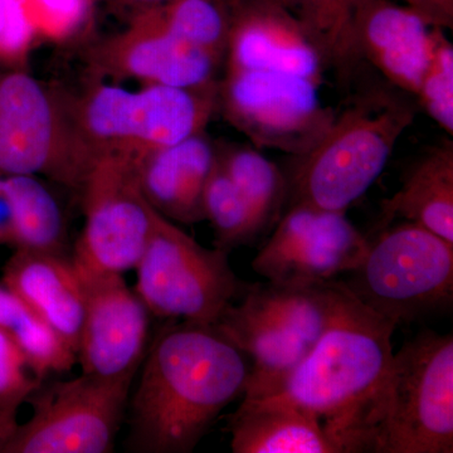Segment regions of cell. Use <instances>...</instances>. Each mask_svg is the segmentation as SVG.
Wrapping results in <instances>:
<instances>
[{
    "mask_svg": "<svg viewBox=\"0 0 453 453\" xmlns=\"http://www.w3.org/2000/svg\"><path fill=\"white\" fill-rule=\"evenodd\" d=\"M129 398L130 451L189 453L242 396L251 362L210 325L170 321L146 350Z\"/></svg>",
    "mask_w": 453,
    "mask_h": 453,
    "instance_id": "6da1fadb",
    "label": "cell"
},
{
    "mask_svg": "<svg viewBox=\"0 0 453 453\" xmlns=\"http://www.w3.org/2000/svg\"><path fill=\"white\" fill-rule=\"evenodd\" d=\"M396 326L335 280V303L324 333L271 401L311 414L342 453L374 451Z\"/></svg>",
    "mask_w": 453,
    "mask_h": 453,
    "instance_id": "7a4b0ae2",
    "label": "cell"
},
{
    "mask_svg": "<svg viewBox=\"0 0 453 453\" xmlns=\"http://www.w3.org/2000/svg\"><path fill=\"white\" fill-rule=\"evenodd\" d=\"M216 85L127 89L94 82L77 95L58 91L77 151L86 163L106 153L140 155L203 133L217 109Z\"/></svg>",
    "mask_w": 453,
    "mask_h": 453,
    "instance_id": "3957f363",
    "label": "cell"
},
{
    "mask_svg": "<svg viewBox=\"0 0 453 453\" xmlns=\"http://www.w3.org/2000/svg\"><path fill=\"white\" fill-rule=\"evenodd\" d=\"M405 95L371 88L335 115L320 142L300 157L291 181V205L347 213L380 177L412 125L416 107Z\"/></svg>",
    "mask_w": 453,
    "mask_h": 453,
    "instance_id": "277c9868",
    "label": "cell"
},
{
    "mask_svg": "<svg viewBox=\"0 0 453 453\" xmlns=\"http://www.w3.org/2000/svg\"><path fill=\"white\" fill-rule=\"evenodd\" d=\"M225 250L205 249L154 211L136 271L135 291L155 318L214 326L249 283L235 276Z\"/></svg>",
    "mask_w": 453,
    "mask_h": 453,
    "instance_id": "5b68a950",
    "label": "cell"
},
{
    "mask_svg": "<svg viewBox=\"0 0 453 453\" xmlns=\"http://www.w3.org/2000/svg\"><path fill=\"white\" fill-rule=\"evenodd\" d=\"M372 452H453L452 334L423 332L393 354Z\"/></svg>",
    "mask_w": 453,
    "mask_h": 453,
    "instance_id": "8992f818",
    "label": "cell"
},
{
    "mask_svg": "<svg viewBox=\"0 0 453 453\" xmlns=\"http://www.w3.org/2000/svg\"><path fill=\"white\" fill-rule=\"evenodd\" d=\"M350 273V291L398 327L451 305L453 244L403 220L384 226Z\"/></svg>",
    "mask_w": 453,
    "mask_h": 453,
    "instance_id": "52a82bcc",
    "label": "cell"
},
{
    "mask_svg": "<svg viewBox=\"0 0 453 453\" xmlns=\"http://www.w3.org/2000/svg\"><path fill=\"white\" fill-rule=\"evenodd\" d=\"M319 88L297 74L226 70L217 107L256 148L303 157L320 142L336 115L324 105Z\"/></svg>",
    "mask_w": 453,
    "mask_h": 453,
    "instance_id": "ba28073f",
    "label": "cell"
},
{
    "mask_svg": "<svg viewBox=\"0 0 453 453\" xmlns=\"http://www.w3.org/2000/svg\"><path fill=\"white\" fill-rule=\"evenodd\" d=\"M79 192L85 225L71 257L73 266L119 275L134 270L148 242L155 211L140 190L136 157L98 155Z\"/></svg>",
    "mask_w": 453,
    "mask_h": 453,
    "instance_id": "9c48e42d",
    "label": "cell"
},
{
    "mask_svg": "<svg viewBox=\"0 0 453 453\" xmlns=\"http://www.w3.org/2000/svg\"><path fill=\"white\" fill-rule=\"evenodd\" d=\"M133 380L82 374L29 396L32 416L3 453H110L129 404Z\"/></svg>",
    "mask_w": 453,
    "mask_h": 453,
    "instance_id": "30bf717a",
    "label": "cell"
},
{
    "mask_svg": "<svg viewBox=\"0 0 453 453\" xmlns=\"http://www.w3.org/2000/svg\"><path fill=\"white\" fill-rule=\"evenodd\" d=\"M88 170L58 91L26 71L0 73V177L43 175L80 190Z\"/></svg>",
    "mask_w": 453,
    "mask_h": 453,
    "instance_id": "8fae6325",
    "label": "cell"
},
{
    "mask_svg": "<svg viewBox=\"0 0 453 453\" xmlns=\"http://www.w3.org/2000/svg\"><path fill=\"white\" fill-rule=\"evenodd\" d=\"M369 242L347 213L294 204L256 255L252 268L280 285L324 283L357 270Z\"/></svg>",
    "mask_w": 453,
    "mask_h": 453,
    "instance_id": "7c38bea8",
    "label": "cell"
},
{
    "mask_svg": "<svg viewBox=\"0 0 453 453\" xmlns=\"http://www.w3.org/2000/svg\"><path fill=\"white\" fill-rule=\"evenodd\" d=\"M76 271L85 299L77 350L83 374L134 380L149 348L153 315L124 276Z\"/></svg>",
    "mask_w": 453,
    "mask_h": 453,
    "instance_id": "4fadbf2b",
    "label": "cell"
},
{
    "mask_svg": "<svg viewBox=\"0 0 453 453\" xmlns=\"http://www.w3.org/2000/svg\"><path fill=\"white\" fill-rule=\"evenodd\" d=\"M88 62L92 73L116 81L190 88L219 83L216 76L223 64L170 32L157 8L140 12L129 28L94 44Z\"/></svg>",
    "mask_w": 453,
    "mask_h": 453,
    "instance_id": "5bb4252c",
    "label": "cell"
},
{
    "mask_svg": "<svg viewBox=\"0 0 453 453\" xmlns=\"http://www.w3.org/2000/svg\"><path fill=\"white\" fill-rule=\"evenodd\" d=\"M226 70L279 71L321 85L323 58L299 19L273 0H232Z\"/></svg>",
    "mask_w": 453,
    "mask_h": 453,
    "instance_id": "9a60e30c",
    "label": "cell"
},
{
    "mask_svg": "<svg viewBox=\"0 0 453 453\" xmlns=\"http://www.w3.org/2000/svg\"><path fill=\"white\" fill-rule=\"evenodd\" d=\"M434 27L408 5L366 0L354 22L357 55L390 85L416 96L431 56Z\"/></svg>",
    "mask_w": 453,
    "mask_h": 453,
    "instance_id": "2e32d148",
    "label": "cell"
},
{
    "mask_svg": "<svg viewBox=\"0 0 453 453\" xmlns=\"http://www.w3.org/2000/svg\"><path fill=\"white\" fill-rule=\"evenodd\" d=\"M214 327L251 362L243 398L273 395L311 349L290 325L259 303L250 283Z\"/></svg>",
    "mask_w": 453,
    "mask_h": 453,
    "instance_id": "e0dca14e",
    "label": "cell"
},
{
    "mask_svg": "<svg viewBox=\"0 0 453 453\" xmlns=\"http://www.w3.org/2000/svg\"><path fill=\"white\" fill-rule=\"evenodd\" d=\"M217 163V146L203 133L136 157L140 190L172 222L204 220L203 195Z\"/></svg>",
    "mask_w": 453,
    "mask_h": 453,
    "instance_id": "ac0fdd59",
    "label": "cell"
},
{
    "mask_svg": "<svg viewBox=\"0 0 453 453\" xmlns=\"http://www.w3.org/2000/svg\"><path fill=\"white\" fill-rule=\"evenodd\" d=\"M2 282L31 306L77 354L85 299L71 257L13 250L3 267Z\"/></svg>",
    "mask_w": 453,
    "mask_h": 453,
    "instance_id": "d6986e66",
    "label": "cell"
},
{
    "mask_svg": "<svg viewBox=\"0 0 453 453\" xmlns=\"http://www.w3.org/2000/svg\"><path fill=\"white\" fill-rule=\"evenodd\" d=\"M228 431L234 453H342L315 417L271 399L243 398Z\"/></svg>",
    "mask_w": 453,
    "mask_h": 453,
    "instance_id": "ffe728a7",
    "label": "cell"
},
{
    "mask_svg": "<svg viewBox=\"0 0 453 453\" xmlns=\"http://www.w3.org/2000/svg\"><path fill=\"white\" fill-rule=\"evenodd\" d=\"M396 219L425 226L453 244V145L429 149L404 175L401 189L381 204V226Z\"/></svg>",
    "mask_w": 453,
    "mask_h": 453,
    "instance_id": "44dd1931",
    "label": "cell"
},
{
    "mask_svg": "<svg viewBox=\"0 0 453 453\" xmlns=\"http://www.w3.org/2000/svg\"><path fill=\"white\" fill-rule=\"evenodd\" d=\"M4 193L14 211L17 249L65 255L67 226L64 211L52 192L37 177L12 175Z\"/></svg>",
    "mask_w": 453,
    "mask_h": 453,
    "instance_id": "7402d4cb",
    "label": "cell"
},
{
    "mask_svg": "<svg viewBox=\"0 0 453 453\" xmlns=\"http://www.w3.org/2000/svg\"><path fill=\"white\" fill-rule=\"evenodd\" d=\"M0 329L25 354L32 372L43 380L52 372L71 371L77 354L25 301L0 282Z\"/></svg>",
    "mask_w": 453,
    "mask_h": 453,
    "instance_id": "603a6c76",
    "label": "cell"
},
{
    "mask_svg": "<svg viewBox=\"0 0 453 453\" xmlns=\"http://www.w3.org/2000/svg\"><path fill=\"white\" fill-rule=\"evenodd\" d=\"M217 153L220 165L249 204L259 234L275 225L288 196L281 170L251 146H222Z\"/></svg>",
    "mask_w": 453,
    "mask_h": 453,
    "instance_id": "cb8c5ba5",
    "label": "cell"
},
{
    "mask_svg": "<svg viewBox=\"0 0 453 453\" xmlns=\"http://www.w3.org/2000/svg\"><path fill=\"white\" fill-rule=\"evenodd\" d=\"M366 0H294L292 14L323 58L325 67H334L348 77L357 55L354 22Z\"/></svg>",
    "mask_w": 453,
    "mask_h": 453,
    "instance_id": "d4e9b609",
    "label": "cell"
},
{
    "mask_svg": "<svg viewBox=\"0 0 453 453\" xmlns=\"http://www.w3.org/2000/svg\"><path fill=\"white\" fill-rule=\"evenodd\" d=\"M155 8L178 38L225 62L232 0H170Z\"/></svg>",
    "mask_w": 453,
    "mask_h": 453,
    "instance_id": "484cf974",
    "label": "cell"
},
{
    "mask_svg": "<svg viewBox=\"0 0 453 453\" xmlns=\"http://www.w3.org/2000/svg\"><path fill=\"white\" fill-rule=\"evenodd\" d=\"M203 213L213 228L216 247L226 252L253 242L259 235L252 211L220 165L219 153L216 165L205 184Z\"/></svg>",
    "mask_w": 453,
    "mask_h": 453,
    "instance_id": "4316f807",
    "label": "cell"
},
{
    "mask_svg": "<svg viewBox=\"0 0 453 453\" xmlns=\"http://www.w3.org/2000/svg\"><path fill=\"white\" fill-rule=\"evenodd\" d=\"M416 97L429 118L452 135L453 46L441 27L432 31L431 56Z\"/></svg>",
    "mask_w": 453,
    "mask_h": 453,
    "instance_id": "83f0119b",
    "label": "cell"
},
{
    "mask_svg": "<svg viewBox=\"0 0 453 453\" xmlns=\"http://www.w3.org/2000/svg\"><path fill=\"white\" fill-rule=\"evenodd\" d=\"M42 383L22 350L0 329V408L17 414Z\"/></svg>",
    "mask_w": 453,
    "mask_h": 453,
    "instance_id": "f1b7e54d",
    "label": "cell"
},
{
    "mask_svg": "<svg viewBox=\"0 0 453 453\" xmlns=\"http://www.w3.org/2000/svg\"><path fill=\"white\" fill-rule=\"evenodd\" d=\"M405 5L414 9L417 13L431 26L451 29L453 27V0H403Z\"/></svg>",
    "mask_w": 453,
    "mask_h": 453,
    "instance_id": "f546056e",
    "label": "cell"
},
{
    "mask_svg": "<svg viewBox=\"0 0 453 453\" xmlns=\"http://www.w3.org/2000/svg\"><path fill=\"white\" fill-rule=\"evenodd\" d=\"M0 246L11 247L13 250L17 247L16 219L11 202L4 193V179L0 189Z\"/></svg>",
    "mask_w": 453,
    "mask_h": 453,
    "instance_id": "4dcf8cb0",
    "label": "cell"
},
{
    "mask_svg": "<svg viewBox=\"0 0 453 453\" xmlns=\"http://www.w3.org/2000/svg\"><path fill=\"white\" fill-rule=\"evenodd\" d=\"M44 8L58 17L73 18L82 8V0H40Z\"/></svg>",
    "mask_w": 453,
    "mask_h": 453,
    "instance_id": "1f68e13d",
    "label": "cell"
},
{
    "mask_svg": "<svg viewBox=\"0 0 453 453\" xmlns=\"http://www.w3.org/2000/svg\"><path fill=\"white\" fill-rule=\"evenodd\" d=\"M17 414L8 412L0 408V453L4 451L5 446L13 436L18 427Z\"/></svg>",
    "mask_w": 453,
    "mask_h": 453,
    "instance_id": "d6a6232c",
    "label": "cell"
},
{
    "mask_svg": "<svg viewBox=\"0 0 453 453\" xmlns=\"http://www.w3.org/2000/svg\"><path fill=\"white\" fill-rule=\"evenodd\" d=\"M127 4L135 5L140 9V12H144L146 9L159 7V5L165 4L170 0H124Z\"/></svg>",
    "mask_w": 453,
    "mask_h": 453,
    "instance_id": "836d02e7",
    "label": "cell"
},
{
    "mask_svg": "<svg viewBox=\"0 0 453 453\" xmlns=\"http://www.w3.org/2000/svg\"><path fill=\"white\" fill-rule=\"evenodd\" d=\"M12 0H0V37L4 32L5 25H7L9 7H11Z\"/></svg>",
    "mask_w": 453,
    "mask_h": 453,
    "instance_id": "e575fe53",
    "label": "cell"
},
{
    "mask_svg": "<svg viewBox=\"0 0 453 453\" xmlns=\"http://www.w3.org/2000/svg\"><path fill=\"white\" fill-rule=\"evenodd\" d=\"M273 2H275L277 4L282 5V7L288 9V11H290L292 13V9H294V0H273Z\"/></svg>",
    "mask_w": 453,
    "mask_h": 453,
    "instance_id": "d590c367",
    "label": "cell"
}]
</instances>
